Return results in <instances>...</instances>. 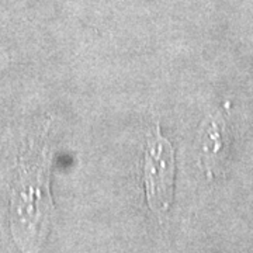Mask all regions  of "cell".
<instances>
[{
    "mask_svg": "<svg viewBox=\"0 0 253 253\" xmlns=\"http://www.w3.org/2000/svg\"><path fill=\"white\" fill-rule=\"evenodd\" d=\"M196 145L203 168L212 177L222 169L229 149V131L222 111H217L203 121Z\"/></svg>",
    "mask_w": 253,
    "mask_h": 253,
    "instance_id": "3",
    "label": "cell"
},
{
    "mask_svg": "<svg viewBox=\"0 0 253 253\" xmlns=\"http://www.w3.org/2000/svg\"><path fill=\"white\" fill-rule=\"evenodd\" d=\"M11 63V59H10V55L7 54V51H4L1 46H0V73H3Z\"/></svg>",
    "mask_w": 253,
    "mask_h": 253,
    "instance_id": "4",
    "label": "cell"
},
{
    "mask_svg": "<svg viewBox=\"0 0 253 253\" xmlns=\"http://www.w3.org/2000/svg\"><path fill=\"white\" fill-rule=\"evenodd\" d=\"M176 158L174 148L161 132L156 123L148 136L144 156V186L148 206L163 218L170 210L174 193Z\"/></svg>",
    "mask_w": 253,
    "mask_h": 253,
    "instance_id": "2",
    "label": "cell"
},
{
    "mask_svg": "<svg viewBox=\"0 0 253 253\" xmlns=\"http://www.w3.org/2000/svg\"><path fill=\"white\" fill-rule=\"evenodd\" d=\"M45 126L20 152L10 189V229L21 253H40L52 225L51 194L54 149Z\"/></svg>",
    "mask_w": 253,
    "mask_h": 253,
    "instance_id": "1",
    "label": "cell"
}]
</instances>
